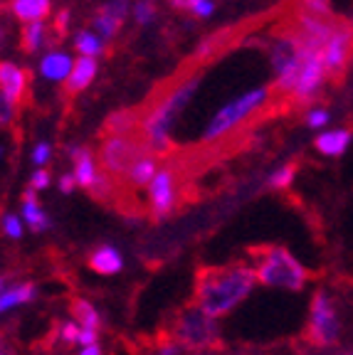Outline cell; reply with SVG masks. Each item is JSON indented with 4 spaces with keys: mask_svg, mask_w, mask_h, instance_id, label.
I'll list each match as a JSON object with an SVG mask.
<instances>
[{
    "mask_svg": "<svg viewBox=\"0 0 353 355\" xmlns=\"http://www.w3.org/2000/svg\"><path fill=\"white\" fill-rule=\"evenodd\" d=\"M8 25H6V20H3V17H0V52L6 50V44H8Z\"/></svg>",
    "mask_w": 353,
    "mask_h": 355,
    "instance_id": "f35d334b",
    "label": "cell"
},
{
    "mask_svg": "<svg viewBox=\"0 0 353 355\" xmlns=\"http://www.w3.org/2000/svg\"><path fill=\"white\" fill-rule=\"evenodd\" d=\"M235 35H238L235 28H225V30H220V33L205 37L203 42L198 44V50L193 52V62L200 64V62H208V60H213V57H217L222 50H227V47L235 42Z\"/></svg>",
    "mask_w": 353,
    "mask_h": 355,
    "instance_id": "e0dca14e",
    "label": "cell"
},
{
    "mask_svg": "<svg viewBox=\"0 0 353 355\" xmlns=\"http://www.w3.org/2000/svg\"><path fill=\"white\" fill-rule=\"evenodd\" d=\"M270 101H272V87L249 89L243 96L232 99L230 104H225L215 116L210 119L208 128L203 131V144H217L222 136H230L243 123H247L254 114H260Z\"/></svg>",
    "mask_w": 353,
    "mask_h": 355,
    "instance_id": "277c9868",
    "label": "cell"
},
{
    "mask_svg": "<svg viewBox=\"0 0 353 355\" xmlns=\"http://www.w3.org/2000/svg\"><path fill=\"white\" fill-rule=\"evenodd\" d=\"M156 173H158L156 158H144V161L138 163V166H133V171L126 175L129 188H146V185H151Z\"/></svg>",
    "mask_w": 353,
    "mask_h": 355,
    "instance_id": "cb8c5ba5",
    "label": "cell"
},
{
    "mask_svg": "<svg viewBox=\"0 0 353 355\" xmlns=\"http://www.w3.org/2000/svg\"><path fill=\"white\" fill-rule=\"evenodd\" d=\"M171 338L176 340L181 348H188V350L222 348L220 328H217L215 318L208 316L198 306H186V309L178 311L176 318H173Z\"/></svg>",
    "mask_w": 353,
    "mask_h": 355,
    "instance_id": "5b68a950",
    "label": "cell"
},
{
    "mask_svg": "<svg viewBox=\"0 0 353 355\" xmlns=\"http://www.w3.org/2000/svg\"><path fill=\"white\" fill-rule=\"evenodd\" d=\"M326 79L331 84H341L353 64V17H341L338 28L329 37L321 50Z\"/></svg>",
    "mask_w": 353,
    "mask_h": 355,
    "instance_id": "ba28073f",
    "label": "cell"
},
{
    "mask_svg": "<svg viewBox=\"0 0 353 355\" xmlns=\"http://www.w3.org/2000/svg\"><path fill=\"white\" fill-rule=\"evenodd\" d=\"M22 217L28 220V225H30L33 232H44V230L52 227L50 217L44 215L42 205H40V200H38V195H35L33 188H28L25 193H22Z\"/></svg>",
    "mask_w": 353,
    "mask_h": 355,
    "instance_id": "ffe728a7",
    "label": "cell"
},
{
    "mask_svg": "<svg viewBox=\"0 0 353 355\" xmlns=\"http://www.w3.org/2000/svg\"><path fill=\"white\" fill-rule=\"evenodd\" d=\"M15 116H17V106L13 104L8 96L0 94V128L10 126V123L15 121Z\"/></svg>",
    "mask_w": 353,
    "mask_h": 355,
    "instance_id": "83f0119b",
    "label": "cell"
},
{
    "mask_svg": "<svg viewBox=\"0 0 353 355\" xmlns=\"http://www.w3.org/2000/svg\"><path fill=\"white\" fill-rule=\"evenodd\" d=\"M50 185V173L47 171H35L33 178H30V188L33 190H44Z\"/></svg>",
    "mask_w": 353,
    "mask_h": 355,
    "instance_id": "836d02e7",
    "label": "cell"
},
{
    "mask_svg": "<svg viewBox=\"0 0 353 355\" xmlns=\"http://www.w3.org/2000/svg\"><path fill=\"white\" fill-rule=\"evenodd\" d=\"M190 12H195L198 17H210L215 12V3H213V0H195V6Z\"/></svg>",
    "mask_w": 353,
    "mask_h": 355,
    "instance_id": "e575fe53",
    "label": "cell"
},
{
    "mask_svg": "<svg viewBox=\"0 0 353 355\" xmlns=\"http://www.w3.org/2000/svg\"><path fill=\"white\" fill-rule=\"evenodd\" d=\"M144 109H119L104 121V136H141Z\"/></svg>",
    "mask_w": 353,
    "mask_h": 355,
    "instance_id": "7c38bea8",
    "label": "cell"
},
{
    "mask_svg": "<svg viewBox=\"0 0 353 355\" xmlns=\"http://www.w3.org/2000/svg\"><path fill=\"white\" fill-rule=\"evenodd\" d=\"M200 84H203V69H193L186 77H178L171 87L144 106V121H141V136L151 146L154 155H166L173 150L171 131L173 123L178 121L188 104L198 94Z\"/></svg>",
    "mask_w": 353,
    "mask_h": 355,
    "instance_id": "7a4b0ae2",
    "label": "cell"
},
{
    "mask_svg": "<svg viewBox=\"0 0 353 355\" xmlns=\"http://www.w3.org/2000/svg\"><path fill=\"white\" fill-rule=\"evenodd\" d=\"M69 153H72L74 163V180H77L79 188L89 190L94 185V178L99 173L97 163H94V155L87 146H69Z\"/></svg>",
    "mask_w": 353,
    "mask_h": 355,
    "instance_id": "4fadbf2b",
    "label": "cell"
},
{
    "mask_svg": "<svg viewBox=\"0 0 353 355\" xmlns=\"http://www.w3.org/2000/svg\"><path fill=\"white\" fill-rule=\"evenodd\" d=\"M304 340L309 348L316 350H329L338 345L341 340V318L334 306L331 296L326 294L324 288H316L314 296L309 301V318L304 326Z\"/></svg>",
    "mask_w": 353,
    "mask_h": 355,
    "instance_id": "8992f818",
    "label": "cell"
},
{
    "mask_svg": "<svg viewBox=\"0 0 353 355\" xmlns=\"http://www.w3.org/2000/svg\"><path fill=\"white\" fill-rule=\"evenodd\" d=\"M254 269L245 261H230L222 266H198L193 279L195 306L208 316H227L235 306L249 296L254 286Z\"/></svg>",
    "mask_w": 353,
    "mask_h": 355,
    "instance_id": "6da1fadb",
    "label": "cell"
},
{
    "mask_svg": "<svg viewBox=\"0 0 353 355\" xmlns=\"http://www.w3.org/2000/svg\"><path fill=\"white\" fill-rule=\"evenodd\" d=\"M69 311H72V316L77 318V326L82 328V331H99V313H97V309H94L89 301L72 299Z\"/></svg>",
    "mask_w": 353,
    "mask_h": 355,
    "instance_id": "7402d4cb",
    "label": "cell"
},
{
    "mask_svg": "<svg viewBox=\"0 0 353 355\" xmlns=\"http://www.w3.org/2000/svg\"><path fill=\"white\" fill-rule=\"evenodd\" d=\"M297 171H299V163H287V166L277 168L274 173L270 175L267 180V188L272 190H289V185L294 183V178H297Z\"/></svg>",
    "mask_w": 353,
    "mask_h": 355,
    "instance_id": "484cf974",
    "label": "cell"
},
{
    "mask_svg": "<svg viewBox=\"0 0 353 355\" xmlns=\"http://www.w3.org/2000/svg\"><path fill=\"white\" fill-rule=\"evenodd\" d=\"M0 355H17L15 343H13V338L3 328H0Z\"/></svg>",
    "mask_w": 353,
    "mask_h": 355,
    "instance_id": "d590c367",
    "label": "cell"
},
{
    "mask_svg": "<svg viewBox=\"0 0 353 355\" xmlns=\"http://www.w3.org/2000/svg\"><path fill=\"white\" fill-rule=\"evenodd\" d=\"M50 153H52V146L47 144V141H40V144L33 148V161H35V166H44V163L50 161Z\"/></svg>",
    "mask_w": 353,
    "mask_h": 355,
    "instance_id": "4dcf8cb0",
    "label": "cell"
},
{
    "mask_svg": "<svg viewBox=\"0 0 353 355\" xmlns=\"http://www.w3.org/2000/svg\"><path fill=\"white\" fill-rule=\"evenodd\" d=\"M0 155H3V146H0Z\"/></svg>",
    "mask_w": 353,
    "mask_h": 355,
    "instance_id": "ee69618b",
    "label": "cell"
},
{
    "mask_svg": "<svg viewBox=\"0 0 353 355\" xmlns=\"http://www.w3.org/2000/svg\"><path fill=\"white\" fill-rule=\"evenodd\" d=\"M247 257L254 261V277L265 286L302 291L314 274L281 244H254L247 247Z\"/></svg>",
    "mask_w": 353,
    "mask_h": 355,
    "instance_id": "3957f363",
    "label": "cell"
},
{
    "mask_svg": "<svg viewBox=\"0 0 353 355\" xmlns=\"http://www.w3.org/2000/svg\"><path fill=\"white\" fill-rule=\"evenodd\" d=\"M131 12H133V17H136L138 25H151L156 17V3L154 0H136Z\"/></svg>",
    "mask_w": 353,
    "mask_h": 355,
    "instance_id": "4316f807",
    "label": "cell"
},
{
    "mask_svg": "<svg viewBox=\"0 0 353 355\" xmlns=\"http://www.w3.org/2000/svg\"><path fill=\"white\" fill-rule=\"evenodd\" d=\"M60 336H62V340L65 343H79V336H82V328L77 326V323H62V328H60Z\"/></svg>",
    "mask_w": 353,
    "mask_h": 355,
    "instance_id": "1f68e13d",
    "label": "cell"
},
{
    "mask_svg": "<svg viewBox=\"0 0 353 355\" xmlns=\"http://www.w3.org/2000/svg\"><path fill=\"white\" fill-rule=\"evenodd\" d=\"M3 232L13 239H20L22 237V225H20V217L17 215H6L3 217Z\"/></svg>",
    "mask_w": 353,
    "mask_h": 355,
    "instance_id": "f1b7e54d",
    "label": "cell"
},
{
    "mask_svg": "<svg viewBox=\"0 0 353 355\" xmlns=\"http://www.w3.org/2000/svg\"><path fill=\"white\" fill-rule=\"evenodd\" d=\"M338 355H353V350H343V353H338Z\"/></svg>",
    "mask_w": 353,
    "mask_h": 355,
    "instance_id": "b9f144b4",
    "label": "cell"
},
{
    "mask_svg": "<svg viewBox=\"0 0 353 355\" xmlns=\"http://www.w3.org/2000/svg\"><path fill=\"white\" fill-rule=\"evenodd\" d=\"M3 3H6V0H0V8H3Z\"/></svg>",
    "mask_w": 353,
    "mask_h": 355,
    "instance_id": "7bdbcfd3",
    "label": "cell"
},
{
    "mask_svg": "<svg viewBox=\"0 0 353 355\" xmlns=\"http://www.w3.org/2000/svg\"><path fill=\"white\" fill-rule=\"evenodd\" d=\"M74 47H77V52L82 57H92V60L104 52V42H101L99 35L92 33V30H79V33L74 35Z\"/></svg>",
    "mask_w": 353,
    "mask_h": 355,
    "instance_id": "d4e9b609",
    "label": "cell"
},
{
    "mask_svg": "<svg viewBox=\"0 0 353 355\" xmlns=\"http://www.w3.org/2000/svg\"><path fill=\"white\" fill-rule=\"evenodd\" d=\"M176 10H193V6H195V0H168Z\"/></svg>",
    "mask_w": 353,
    "mask_h": 355,
    "instance_id": "74e56055",
    "label": "cell"
},
{
    "mask_svg": "<svg viewBox=\"0 0 353 355\" xmlns=\"http://www.w3.org/2000/svg\"><path fill=\"white\" fill-rule=\"evenodd\" d=\"M74 185H77V180H74V173H67V175L60 178V190L65 195H69L74 190Z\"/></svg>",
    "mask_w": 353,
    "mask_h": 355,
    "instance_id": "8d00e7d4",
    "label": "cell"
},
{
    "mask_svg": "<svg viewBox=\"0 0 353 355\" xmlns=\"http://www.w3.org/2000/svg\"><path fill=\"white\" fill-rule=\"evenodd\" d=\"M47 25L44 22H28L20 33V47L22 52H28V55H35L38 50H42L44 44H47Z\"/></svg>",
    "mask_w": 353,
    "mask_h": 355,
    "instance_id": "44dd1931",
    "label": "cell"
},
{
    "mask_svg": "<svg viewBox=\"0 0 353 355\" xmlns=\"http://www.w3.org/2000/svg\"><path fill=\"white\" fill-rule=\"evenodd\" d=\"M6 284H8V274H3V277H0V294L6 291Z\"/></svg>",
    "mask_w": 353,
    "mask_h": 355,
    "instance_id": "60d3db41",
    "label": "cell"
},
{
    "mask_svg": "<svg viewBox=\"0 0 353 355\" xmlns=\"http://www.w3.org/2000/svg\"><path fill=\"white\" fill-rule=\"evenodd\" d=\"M35 284H20V286H13V288H6L3 294H0V313L13 306H20V304H28V301L35 299Z\"/></svg>",
    "mask_w": 353,
    "mask_h": 355,
    "instance_id": "603a6c76",
    "label": "cell"
},
{
    "mask_svg": "<svg viewBox=\"0 0 353 355\" xmlns=\"http://www.w3.org/2000/svg\"><path fill=\"white\" fill-rule=\"evenodd\" d=\"M306 10L311 12H321V15H331V0H299Z\"/></svg>",
    "mask_w": 353,
    "mask_h": 355,
    "instance_id": "f546056e",
    "label": "cell"
},
{
    "mask_svg": "<svg viewBox=\"0 0 353 355\" xmlns=\"http://www.w3.org/2000/svg\"><path fill=\"white\" fill-rule=\"evenodd\" d=\"M353 139L351 128H336V131H326L321 136H316L314 148L319 150L321 155H329V158H341L348 150Z\"/></svg>",
    "mask_w": 353,
    "mask_h": 355,
    "instance_id": "9a60e30c",
    "label": "cell"
},
{
    "mask_svg": "<svg viewBox=\"0 0 353 355\" xmlns=\"http://www.w3.org/2000/svg\"><path fill=\"white\" fill-rule=\"evenodd\" d=\"M324 123H329V111L326 109H311L309 114H306V126L319 128V126H324Z\"/></svg>",
    "mask_w": 353,
    "mask_h": 355,
    "instance_id": "d6a6232c",
    "label": "cell"
},
{
    "mask_svg": "<svg viewBox=\"0 0 353 355\" xmlns=\"http://www.w3.org/2000/svg\"><path fill=\"white\" fill-rule=\"evenodd\" d=\"M30 89V72L17 67L15 62L0 60V94L8 96L13 104H20L28 96Z\"/></svg>",
    "mask_w": 353,
    "mask_h": 355,
    "instance_id": "8fae6325",
    "label": "cell"
},
{
    "mask_svg": "<svg viewBox=\"0 0 353 355\" xmlns=\"http://www.w3.org/2000/svg\"><path fill=\"white\" fill-rule=\"evenodd\" d=\"M97 69H99L97 60H92V57H79L77 64L72 67V74H69L65 82L67 94L74 96V94H79V92H84V89L94 82V77H97Z\"/></svg>",
    "mask_w": 353,
    "mask_h": 355,
    "instance_id": "d6986e66",
    "label": "cell"
},
{
    "mask_svg": "<svg viewBox=\"0 0 353 355\" xmlns=\"http://www.w3.org/2000/svg\"><path fill=\"white\" fill-rule=\"evenodd\" d=\"M154 158V150L144 141V136H106L99 148L101 171L109 173L111 178H126L133 171V166Z\"/></svg>",
    "mask_w": 353,
    "mask_h": 355,
    "instance_id": "52a82bcc",
    "label": "cell"
},
{
    "mask_svg": "<svg viewBox=\"0 0 353 355\" xmlns=\"http://www.w3.org/2000/svg\"><path fill=\"white\" fill-rule=\"evenodd\" d=\"M72 57L67 52L50 50L40 62V74H42L47 82H67V77L72 74Z\"/></svg>",
    "mask_w": 353,
    "mask_h": 355,
    "instance_id": "5bb4252c",
    "label": "cell"
},
{
    "mask_svg": "<svg viewBox=\"0 0 353 355\" xmlns=\"http://www.w3.org/2000/svg\"><path fill=\"white\" fill-rule=\"evenodd\" d=\"M79 355H101V350H99V345H89V348H84Z\"/></svg>",
    "mask_w": 353,
    "mask_h": 355,
    "instance_id": "ab89813d",
    "label": "cell"
},
{
    "mask_svg": "<svg viewBox=\"0 0 353 355\" xmlns=\"http://www.w3.org/2000/svg\"><path fill=\"white\" fill-rule=\"evenodd\" d=\"M13 17L28 22H44V17H50L52 12V0H10L8 3Z\"/></svg>",
    "mask_w": 353,
    "mask_h": 355,
    "instance_id": "ac0fdd59",
    "label": "cell"
},
{
    "mask_svg": "<svg viewBox=\"0 0 353 355\" xmlns=\"http://www.w3.org/2000/svg\"><path fill=\"white\" fill-rule=\"evenodd\" d=\"M129 10H131L129 0H109V3H104L99 10L94 12V20H92L97 35L101 40H114L119 28L124 25V20L129 17Z\"/></svg>",
    "mask_w": 353,
    "mask_h": 355,
    "instance_id": "30bf717a",
    "label": "cell"
},
{
    "mask_svg": "<svg viewBox=\"0 0 353 355\" xmlns=\"http://www.w3.org/2000/svg\"><path fill=\"white\" fill-rule=\"evenodd\" d=\"M178 180H181V171H178L171 161L163 168H158V173H156L154 180H151L149 205H151V215H154L156 220H166V217L173 215V210H176L178 198H181Z\"/></svg>",
    "mask_w": 353,
    "mask_h": 355,
    "instance_id": "9c48e42d",
    "label": "cell"
},
{
    "mask_svg": "<svg viewBox=\"0 0 353 355\" xmlns=\"http://www.w3.org/2000/svg\"><path fill=\"white\" fill-rule=\"evenodd\" d=\"M87 264H89V269H92V272L104 274V277H111V274L122 272L124 259H122V252L116 250V247L104 244V247H97V250L89 254Z\"/></svg>",
    "mask_w": 353,
    "mask_h": 355,
    "instance_id": "2e32d148",
    "label": "cell"
}]
</instances>
